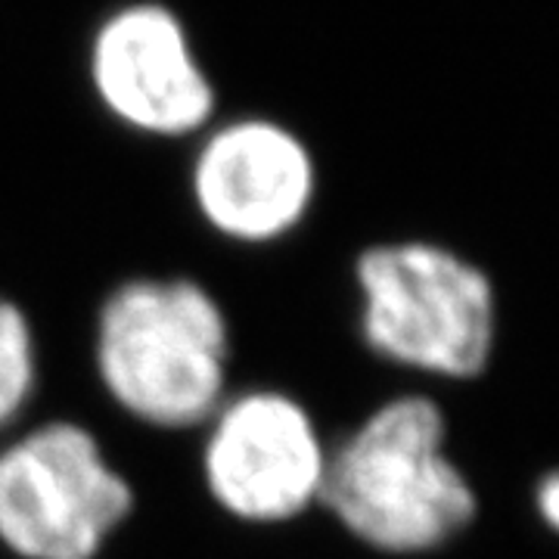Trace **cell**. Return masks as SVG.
Returning a JSON list of instances; mask_svg holds the SVG:
<instances>
[{"mask_svg": "<svg viewBox=\"0 0 559 559\" xmlns=\"http://www.w3.org/2000/svg\"><path fill=\"white\" fill-rule=\"evenodd\" d=\"M342 528L385 557L436 554L479 516V495L448 454V419L429 395H399L330 451L320 491Z\"/></svg>", "mask_w": 559, "mask_h": 559, "instance_id": "obj_1", "label": "cell"}, {"mask_svg": "<svg viewBox=\"0 0 559 559\" xmlns=\"http://www.w3.org/2000/svg\"><path fill=\"white\" fill-rule=\"evenodd\" d=\"M94 367L106 395L162 432L205 426L227 399L230 323L190 277H131L97 311Z\"/></svg>", "mask_w": 559, "mask_h": 559, "instance_id": "obj_2", "label": "cell"}, {"mask_svg": "<svg viewBox=\"0 0 559 559\" xmlns=\"http://www.w3.org/2000/svg\"><path fill=\"white\" fill-rule=\"evenodd\" d=\"M360 336L377 358L476 380L498 345V293L476 261L429 240L367 246L355 261Z\"/></svg>", "mask_w": 559, "mask_h": 559, "instance_id": "obj_3", "label": "cell"}, {"mask_svg": "<svg viewBox=\"0 0 559 559\" xmlns=\"http://www.w3.org/2000/svg\"><path fill=\"white\" fill-rule=\"evenodd\" d=\"M131 513V481L75 419H47L0 451V544L13 557L97 559Z\"/></svg>", "mask_w": 559, "mask_h": 559, "instance_id": "obj_4", "label": "cell"}, {"mask_svg": "<svg viewBox=\"0 0 559 559\" xmlns=\"http://www.w3.org/2000/svg\"><path fill=\"white\" fill-rule=\"evenodd\" d=\"M205 426L202 481L230 520L283 525L320 503L330 448L299 399L249 389L221 401Z\"/></svg>", "mask_w": 559, "mask_h": 559, "instance_id": "obj_5", "label": "cell"}, {"mask_svg": "<svg viewBox=\"0 0 559 559\" xmlns=\"http://www.w3.org/2000/svg\"><path fill=\"white\" fill-rule=\"evenodd\" d=\"M87 72L103 109L146 138H190L215 116V87L187 25L156 0L124 3L100 22Z\"/></svg>", "mask_w": 559, "mask_h": 559, "instance_id": "obj_6", "label": "cell"}, {"mask_svg": "<svg viewBox=\"0 0 559 559\" xmlns=\"http://www.w3.org/2000/svg\"><path fill=\"white\" fill-rule=\"evenodd\" d=\"M200 218L224 240L267 246L289 237L318 197L308 143L271 119H237L209 131L190 168Z\"/></svg>", "mask_w": 559, "mask_h": 559, "instance_id": "obj_7", "label": "cell"}, {"mask_svg": "<svg viewBox=\"0 0 559 559\" xmlns=\"http://www.w3.org/2000/svg\"><path fill=\"white\" fill-rule=\"evenodd\" d=\"M38 389V342L20 301L0 296V432L22 417Z\"/></svg>", "mask_w": 559, "mask_h": 559, "instance_id": "obj_8", "label": "cell"}, {"mask_svg": "<svg viewBox=\"0 0 559 559\" xmlns=\"http://www.w3.org/2000/svg\"><path fill=\"white\" fill-rule=\"evenodd\" d=\"M535 510H538L540 522L554 532L559 525V476L557 469L544 473L540 481L535 485Z\"/></svg>", "mask_w": 559, "mask_h": 559, "instance_id": "obj_9", "label": "cell"}]
</instances>
